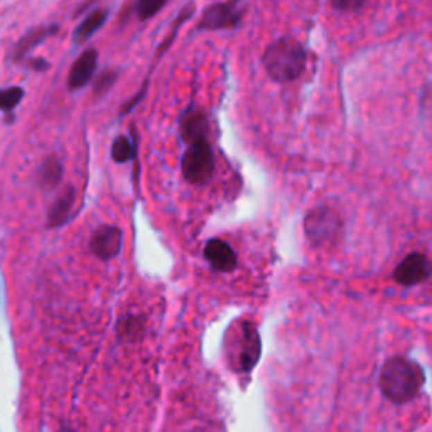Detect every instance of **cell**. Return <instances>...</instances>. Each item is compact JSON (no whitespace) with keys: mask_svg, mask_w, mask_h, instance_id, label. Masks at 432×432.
<instances>
[{"mask_svg":"<svg viewBox=\"0 0 432 432\" xmlns=\"http://www.w3.org/2000/svg\"><path fill=\"white\" fill-rule=\"evenodd\" d=\"M426 375L420 365L404 356H394L381 367V394L394 404H407L415 399L424 387Z\"/></svg>","mask_w":432,"mask_h":432,"instance_id":"1","label":"cell"},{"mask_svg":"<svg viewBox=\"0 0 432 432\" xmlns=\"http://www.w3.org/2000/svg\"><path fill=\"white\" fill-rule=\"evenodd\" d=\"M262 64L272 80L289 83L297 80L304 71L306 51L301 42L293 37L275 39L263 51Z\"/></svg>","mask_w":432,"mask_h":432,"instance_id":"2","label":"cell"},{"mask_svg":"<svg viewBox=\"0 0 432 432\" xmlns=\"http://www.w3.org/2000/svg\"><path fill=\"white\" fill-rule=\"evenodd\" d=\"M215 154L208 140L189 144L181 161L182 176L191 184L203 186L211 181L215 174Z\"/></svg>","mask_w":432,"mask_h":432,"instance_id":"3","label":"cell"},{"mask_svg":"<svg viewBox=\"0 0 432 432\" xmlns=\"http://www.w3.org/2000/svg\"><path fill=\"white\" fill-rule=\"evenodd\" d=\"M304 230L307 239L314 245H329L341 235L343 223L340 216L328 208H316L306 216Z\"/></svg>","mask_w":432,"mask_h":432,"instance_id":"4","label":"cell"},{"mask_svg":"<svg viewBox=\"0 0 432 432\" xmlns=\"http://www.w3.org/2000/svg\"><path fill=\"white\" fill-rule=\"evenodd\" d=\"M245 12L243 0H228V2L213 3L205 10L200 19V31H220L236 27Z\"/></svg>","mask_w":432,"mask_h":432,"instance_id":"5","label":"cell"},{"mask_svg":"<svg viewBox=\"0 0 432 432\" xmlns=\"http://www.w3.org/2000/svg\"><path fill=\"white\" fill-rule=\"evenodd\" d=\"M431 274H432L431 260L424 254L414 252V254L407 255L406 259L395 267L394 279L400 284V286L412 287L429 279Z\"/></svg>","mask_w":432,"mask_h":432,"instance_id":"6","label":"cell"},{"mask_svg":"<svg viewBox=\"0 0 432 432\" xmlns=\"http://www.w3.org/2000/svg\"><path fill=\"white\" fill-rule=\"evenodd\" d=\"M98 66V51L96 49H87L81 53V56L73 63L68 75V88L71 92L88 87L93 81Z\"/></svg>","mask_w":432,"mask_h":432,"instance_id":"7","label":"cell"},{"mask_svg":"<svg viewBox=\"0 0 432 432\" xmlns=\"http://www.w3.org/2000/svg\"><path fill=\"white\" fill-rule=\"evenodd\" d=\"M89 248L98 259L110 260L120 254L122 248V232L116 227H100L93 233Z\"/></svg>","mask_w":432,"mask_h":432,"instance_id":"8","label":"cell"},{"mask_svg":"<svg viewBox=\"0 0 432 432\" xmlns=\"http://www.w3.org/2000/svg\"><path fill=\"white\" fill-rule=\"evenodd\" d=\"M205 259L218 272H233L239 266V257L225 240L213 239L206 243Z\"/></svg>","mask_w":432,"mask_h":432,"instance_id":"9","label":"cell"},{"mask_svg":"<svg viewBox=\"0 0 432 432\" xmlns=\"http://www.w3.org/2000/svg\"><path fill=\"white\" fill-rule=\"evenodd\" d=\"M179 132H181V137L188 146L193 142H198V140H208V119H206V115L201 110L189 108L181 116Z\"/></svg>","mask_w":432,"mask_h":432,"instance_id":"10","label":"cell"},{"mask_svg":"<svg viewBox=\"0 0 432 432\" xmlns=\"http://www.w3.org/2000/svg\"><path fill=\"white\" fill-rule=\"evenodd\" d=\"M60 26L58 24H49V26H39L36 29L29 31L26 36L19 39V42L15 44L12 51V60L14 61H22L33 49H36L37 46H41L46 39H49L54 34H58Z\"/></svg>","mask_w":432,"mask_h":432,"instance_id":"11","label":"cell"},{"mask_svg":"<svg viewBox=\"0 0 432 432\" xmlns=\"http://www.w3.org/2000/svg\"><path fill=\"white\" fill-rule=\"evenodd\" d=\"M243 348L242 353H240L239 358V365L240 370L245 373H250L254 367L259 361L260 356V338L259 333H257L255 326L254 325H245L243 329Z\"/></svg>","mask_w":432,"mask_h":432,"instance_id":"12","label":"cell"},{"mask_svg":"<svg viewBox=\"0 0 432 432\" xmlns=\"http://www.w3.org/2000/svg\"><path fill=\"white\" fill-rule=\"evenodd\" d=\"M107 19H108L107 9L92 10V12H89L87 17L80 22V26L75 29V34H73V41H75V44H81V42L88 41L93 34L98 33L100 27L107 22Z\"/></svg>","mask_w":432,"mask_h":432,"instance_id":"13","label":"cell"},{"mask_svg":"<svg viewBox=\"0 0 432 432\" xmlns=\"http://www.w3.org/2000/svg\"><path fill=\"white\" fill-rule=\"evenodd\" d=\"M76 200V191L73 186L66 188L60 198L54 201V205L49 209V227H61L66 223L69 213H71L73 205Z\"/></svg>","mask_w":432,"mask_h":432,"instance_id":"14","label":"cell"},{"mask_svg":"<svg viewBox=\"0 0 432 432\" xmlns=\"http://www.w3.org/2000/svg\"><path fill=\"white\" fill-rule=\"evenodd\" d=\"M63 178V166L56 157H48L39 167V184L46 189L56 188Z\"/></svg>","mask_w":432,"mask_h":432,"instance_id":"15","label":"cell"},{"mask_svg":"<svg viewBox=\"0 0 432 432\" xmlns=\"http://www.w3.org/2000/svg\"><path fill=\"white\" fill-rule=\"evenodd\" d=\"M26 92L22 87H9L0 89V112L7 115V119L12 120V114L19 103L24 100Z\"/></svg>","mask_w":432,"mask_h":432,"instance_id":"16","label":"cell"},{"mask_svg":"<svg viewBox=\"0 0 432 432\" xmlns=\"http://www.w3.org/2000/svg\"><path fill=\"white\" fill-rule=\"evenodd\" d=\"M135 155V146L132 144V140L126 137V135H119L112 144V159L115 162H128Z\"/></svg>","mask_w":432,"mask_h":432,"instance_id":"17","label":"cell"},{"mask_svg":"<svg viewBox=\"0 0 432 432\" xmlns=\"http://www.w3.org/2000/svg\"><path fill=\"white\" fill-rule=\"evenodd\" d=\"M116 78H119V71H115V69H105L100 75H96L95 83H93V95L100 98L105 93L110 92L114 88Z\"/></svg>","mask_w":432,"mask_h":432,"instance_id":"18","label":"cell"},{"mask_svg":"<svg viewBox=\"0 0 432 432\" xmlns=\"http://www.w3.org/2000/svg\"><path fill=\"white\" fill-rule=\"evenodd\" d=\"M167 3V0H139L137 6H135V14L140 21H149L154 15L159 14V10L162 9Z\"/></svg>","mask_w":432,"mask_h":432,"instance_id":"19","label":"cell"},{"mask_svg":"<svg viewBox=\"0 0 432 432\" xmlns=\"http://www.w3.org/2000/svg\"><path fill=\"white\" fill-rule=\"evenodd\" d=\"M142 331H144V321L140 318L130 316L120 322V333H122L123 336H130L132 340L135 338V334H140Z\"/></svg>","mask_w":432,"mask_h":432,"instance_id":"20","label":"cell"},{"mask_svg":"<svg viewBox=\"0 0 432 432\" xmlns=\"http://www.w3.org/2000/svg\"><path fill=\"white\" fill-rule=\"evenodd\" d=\"M367 3V0H331V6L340 12H358Z\"/></svg>","mask_w":432,"mask_h":432,"instance_id":"21","label":"cell"},{"mask_svg":"<svg viewBox=\"0 0 432 432\" xmlns=\"http://www.w3.org/2000/svg\"><path fill=\"white\" fill-rule=\"evenodd\" d=\"M146 89H147V83H146V85H144V87H142V88H140V92L137 93V95H135V96H134V98H132V100H130V102H127L126 105H123L122 115H127V114H130V112H132V110H134V108H135V105H137V103L140 102V100H142V98H144V96H146Z\"/></svg>","mask_w":432,"mask_h":432,"instance_id":"22","label":"cell"},{"mask_svg":"<svg viewBox=\"0 0 432 432\" xmlns=\"http://www.w3.org/2000/svg\"><path fill=\"white\" fill-rule=\"evenodd\" d=\"M31 66H33V69H36V71H46V69H49V63L46 60H42V58H36V60H33Z\"/></svg>","mask_w":432,"mask_h":432,"instance_id":"23","label":"cell"},{"mask_svg":"<svg viewBox=\"0 0 432 432\" xmlns=\"http://www.w3.org/2000/svg\"><path fill=\"white\" fill-rule=\"evenodd\" d=\"M63 432H71V431H63Z\"/></svg>","mask_w":432,"mask_h":432,"instance_id":"24","label":"cell"}]
</instances>
